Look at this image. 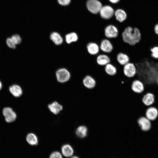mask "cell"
<instances>
[{
    "mask_svg": "<svg viewBox=\"0 0 158 158\" xmlns=\"http://www.w3.org/2000/svg\"><path fill=\"white\" fill-rule=\"evenodd\" d=\"M121 35L123 42L131 46L138 43L141 39V34L139 30L136 27L130 26L124 28Z\"/></svg>",
    "mask_w": 158,
    "mask_h": 158,
    "instance_id": "6da1fadb",
    "label": "cell"
},
{
    "mask_svg": "<svg viewBox=\"0 0 158 158\" xmlns=\"http://www.w3.org/2000/svg\"><path fill=\"white\" fill-rule=\"evenodd\" d=\"M105 37L110 40L117 38L119 34L117 27L114 25L110 24L106 25L104 29Z\"/></svg>",
    "mask_w": 158,
    "mask_h": 158,
    "instance_id": "7a4b0ae2",
    "label": "cell"
},
{
    "mask_svg": "<svg viewBox=\"0 0 158 158\" xmlns=\"http://www.w3.org/2000/svg\"><path fill=\"white\" fill-rule=\"evenodd\" d=\"M137 68L135 64L130 61L123 66V71L125 76L128 78L134 77L137 73Z\"/></svg>",
    "mask_w": 158,
    "mask_h": 158,
    "instance_id": "3957f363",
    "label": "cell"
},
{
    "mask_svg": "<svg viewBox=\"0 0 158 158\" xmlns=\"http://www.w3.org/2000/svg\"><path fill=\"white\" fill-rule=\"evenodd\" d=\"M99 45L102 53L108 54L111 52L114 49L113 44L110 40L106 38L103 39Z\"/></svg>",
    "mask_w": 158,
    "mask_h": 158,
    "instance_id": "277c9868",
    "label": "cell"
},
{
    "mask_svg": "<svg viewBox=\"0 0 158 158\" xmlns=\"http://www.w3.org/2000/svg\"><path fill=\"white\" fill-rule=\"evenodd\" d=\"M56 76L57 81L61 83L68 81L70 78L71 74L69 71L65 68H61L56 71Z\"/></svg>",
    "mask_w": 158,
    "mask_h": 158,
    "instance_id": "5b68a950",
    "label": "cell"
},
{
    "mask_svg": "<svg viewBox=\"0 0 158 158\" xmlns=\"http://www.w3.org/2000/svg\"><path fill=\"white\" fill-rule=\"evenodd\" d=\"M86 5L88 10L93 14L99 12L102 7L101 3L98 0H88Z\"/></svg>",
    "mask_w": 158,
    "mask_h": 158,
    "instance_id": "8992f818",
    "label": "cell"
},
{
    "mask_svg": "<svg viewBox=\"0 0 158 158\" xmlns=\"http://www.w3.org/2000/svg\"><path fill=\"white\" fill-rule=\"evenodd\" d=\"M137 123L141 130L144 132L149 131L151 128L152 122L145 116L139 117Z\"/></svg>",
    "mask_w": 158,
    "mask_h": 158,
    "instance_id": "52a82bcc",
    "label": "cell"
},
{
    "mask_svg": "<svg viewBox=\"0 0 158 158\" xmlns=\"http://www.w3.org/2000/svg\"><path fill=\"white\" fill-rule=\"evenodd\" d=\"M131 88L134 92L140 94L144 91L145 85L143 82L140 80L135 79L132 82Z\"/></svg>",
    "mask_w": 158,
    "mask_h": 158,
    "instance_id": "ba28073f",
    "label": "cell"
},
{
    "mask_svg": "<svg viewBox=\"0 0 158 158\" xmlns=\"http://www.w3.org/2000/svg\"><path fill=\"white\" fill-rule=\"evenodd\" d=\"M87 53L90 55L95 56L100 52L99 45L94 42H90L86 45Z\"/></svg>",
    "mask_w": 158,
    "mask_h": 158,
    "instance_id": "9c48e42d",
    "label": "cell"
},
{
    "mask_svg": "<svg viewBox=\"0 0 158 158\" xmlns=\"http://www.w3.org/2000/svg\"><path fill=\"white\" fill-rule=\"evenodd\" d=\"M3 114L5 117V121L8 123L13 122L16 118V113L10 107L4 108L3 110Z\"/></svg>",
    "mask_w": 158,
    "mask_h": 158,
    "instance_id": "30bf717a",
    "label": "cell"
},
{
    "mask_svg": "<svg viewBox=\"0 0 158 158\" xmlns=\"http://www.w3.org/2000/svg\"><path fill=\"white\" fill-rule=\"evenodd\" d=\"M82 82L84 86L88 89L94 88L96 85L95 79L90 75H85L83 79Z\"/></svg>",
    "mask_w": 158,
    "mask_h": 158,
    "instance_id": "8fae6325",
    "label": "cell"
},
{
    "mask_svg": "<svg viewBox=\"0 0 158 158\" xmlns=\"http://www.w3.org/2000/svg\"><path fill=\"white\" fill-rule=\"evenodd\" d=\"M96 61L98 65L104 66L110 62L111 59L108 54L100 52L96 56Z\"/></svg>",
    "mask_w": 158,
    "mask_h": 158,
    "instance_id": "7c38bea8",
    "label": "cell"
},
{
    "mask_svg": "<svg viewBox=\"0 0 158 158\" xmlns=\"http://www.w3.org/2000/svg\"><path fill=\"white\" fill-rule=\"evenodd\" d=\"M145 116L151 121L155 120L158 116V109L152 106L148 107L145 112Z\"/></svg>",
    "mask_w": 158,
    "mask_h": 158,
    "instance_id": "4fadbf2b",
    "label": "cell"
},
{
    "mask_svg": "<svg viewBox=\"0 0 158 158\" xmlns=\"http://www.w3.org/2000/svg\"><path fill=\"white\" fill-rule=\"evenodd\" d=\"M101 16L105 19H108L111 18L114 13L113 8L109 6L106 5L102 6L99 12Z\"/></svg>",
    "mask_w": 158,
    "mask_h": 158,
    "instance_id": "5bb4252c",
    "label": "cell"
},
{
    "mask_svg": "<svg viewBox=\"0 0 158 158\" xmlns=\"http://www.w3.org/2000/svg\"><path fill=\"white\" fill-rule=\"evenodd\" d=\"M155 97L154 95L151 92H147L144 94L142 101L143 103L147 107L152 106L155 102Z\"/></svg>",
    "mask_w": 158,
    "mask_h": 158,
    "instance_id": "9a60e30c",
    "label": "cell"
},
{
    "mask_svg": "<svg viewBox=\"0 0 158 158\" xmlns=\"http://www.w3.org/2000/svg\"><path fill=\"white\" fill-rule=\"evenodd\" d=\"M116 60L118 63L122 66L130 61L129 56L127 54L122 52H120L117 54Z\"/></svg>",
    "mask_w": 158,
    "mask_h": 158,
    "instance_id": "2e32d148",
    "label": "cell"
},
{
    "mask_svg": "<svg viewBox=\"0 0 158 158\" xmlns=\"http://www.w3.org/2000/svg\"><path fill=\"white\" fill-rule=\"evenodd\" d=\"M104 69L106 73L110 76L115 75L117 72L116 67L111 62L105 66H104Z\"/></svg>",
    "mask_w": 158,
    "mask_h": 158,
    "instance_id": "e0dca14e",
    "label": "cell"
},
{
    "mask_svg": "<svg viewBox=\"0 0 158 158\" xmlns=\"http://www.w3.org/2000/svg\"><path fill=\"white\" fill-rule=\"evenodd\" d=\"M88 129L87 127L83 125H80L77 128L75 133L79 138H86L88 134Z\"/></svg>",
    "mask_w": 158,
    "mask_h": 158,
    "instance_id": "ac0fdd59",
    "label": "cell"
},
{
    "mask_svg": "<svg viewBox=\"0 0 158 158\" xmlns=\"http://www.w3.org/2000/svg\"><path fill=\"white\" fill-rule=\"evenodd\" d=\"M48 108L50 111L55 114H58L63 109L62 106L56 101L49 104Z\"/></svg>",
    "mask_w": 158,
    "mask_h": 158,
    "instance_id": "d6986e66",
    "label": "cell"
},
{
    "mask_svg": "<svg viewBox=\"0 0 158 158\" xmlns=\"http://www.w3.org/2000/svg\"><path fill=\"white\" fill-rule=\"evenodd\" d=\"M50 39L56 45L61 44L63 42V39L60 34L56 32L51 33L50 36Z\"/></svg>",
    "mask_w": 158,
    "mask_h": 158,
    "instance_id": "ffe728a7",
    "label": "cell"
},
{
    "mask_svg": "<svg viewBox=\"0 0 158 158\" xmlns=\"http://www.w3.org/2000/svg\"><path fill=\"white\" fill-rule=\"evenodd\" d=\"M9 90L11 93L16 97H20L22 94L21 87L17 85H14L10 86Z\"/></svg>",
    "mask_w": 158,
    "mask_h": 158,
    "instance_id": "44dd1931",
    "label": "cell"
},
{
    "mask_svg": "<svg viewBox=\"0 0 158 158\" xmlns=\"http://www.w3.org/2000/svg\"><path fill=\"white\" fill-rule=\"evenodd\" d=\"M116 19L119 22L122 23L127 18V15L125 12L121 9H118L115 12Z\"/></svg>",
    "mask_w": 158,
    "mask_h": 158,
    "instance_id": "7402d4cb",
    "label": "cell"
},
{
    "mask_svg": "<svg viewBox=\"0 0 158 158\" xmlns=\"http://www.w3.org/2000/svg\"><path fill=\"white\" fill-rule=\"evenodd\" d=\"M61 151L63 154L67 157H71L73 153V150L72 147L68 144L64 145L62 146Z\"/></svg>",
    "mask_w": 158,
    "mask_h": 158,
    "instance_id": "603a6c76",
    "label": "cell"
},
{
    "mask_svg": "<svg viewBox=\"0 0 158 158\" xmlns=\"http://www.w3.org/2000/svg\"><path fill=\"white\" fill-rule=\"evenodd\" d=\"M26 139L28 143L31 145H35L38 144L37 137L33 133H30L28 134L26 136Z\"/></svg>",
    "mask_w": 158,
    "mask_h": 158,
    "instance_id": "cb8c5ba5",
    "label": "cell"
},
{
    "mask_svg": "<svg viewBox=\"0 0 158 158\" xmlns=\"http://www.w3.org/2000/svg\"><path fill=\"white\" fill-rule=\"evenodd\" d=\"M78 39V36L75 32L70 33L65 36V40L68 44H70L73 42H77Z\"/></svg>",
    "mask_w": 158,
    "mask_h": 158,
    "instance_id": "d4e9b609",
    "label": "cell"
},
{
    "mask_svg": "<svg viewBox=\"0 0 158 158\" xmlns=\"http://www.w3.org/2000/svg\"><path fill=\"white\" fill-rule=\"evenodd\" d=\"M151 52V56L152 57L155 59H158V46H155L150 49Z\"/></svg>",
    "mask_w": 158,
    "mask_h": 158,
    "instance_id": "484cf974",
    "label": "cell"
},
{
    "mask_svg": "<svg viewBox=\"0 0 158 158\" xmlns=\"http://www.w3.org/2000/svg\"><path fill=\"white\" fill-rule=\"evenodd\" d=\"M11 38L16 44H20L21 41L20 37L18 35H14L11 37Z\"/></svg>",
    "mask_w": 158,
    "mask_h": 158,
    "instance_id": "4316f807",
    "label": "cell"
},
{
    "mask_svg": "<svg viewBox=\"0 0 158 158\" xmlns=\"http://www.w3.org/2000/svg\"><path fill=\"white\" fill-rule=\"evenodd\" d=\"M6 43L8 46L10 48L15 49L16 47V44L13 42L11 38L9 37L7 39Z\"/></svg>",
    "mask_w": 158,
    "mask_h": 158,
    "instance_id": "83f0119b",
    "label": "cell"
},
{
    "mask_svg": "<svg viewBox=\"0 0 158 158\" xmlns=\"http://www.w3.org/2000/svg\"><path fill=\"white\" fill-rule=\"evenodd\" d=\"M49 158H62L61 154L57 151L52 153L49 156Z\"/></svg>",
    "mask_w": 158,
    "mask_h": 158,
    "instance_id": "f1b7e54d",
    "label": "cell"
},
{
    "mask_svg": "<svg viewBox=\"0 0 158 158\" xmlns=\"http://www.w3.org/2000/svg\"><path fill=\"white\" fill-rule=\"evenodd\" d=\"M58 3L60 5L66 6L69 4L71 0H57Z\"/></svg>",
    "mask_w": 158,
    "mask_h": 158,
    "instance_id": "f546056e",
    "label": "cell"
},
{
    "mask_svg": "<svg viewBox=\"0 0 158 158\" xmlns=\"http://www.w3.org/2000/svg\"><path fill=\"white\" fill-rule=\"evenodd\" d=\"M154 29L155 34L158 35V23L155 25Z\"/></svg>",
    "mask_w": 158,
    "mask_h": 158,
    "instance_id": "4dcf8cb0",
    "label": "cell"
},
{
    "mask_svg": "<svg viewBox=\"0 0 158 158\" xmlns=\"http://www.w3.org/2000/svg\"><path fill=\"white\" fill-rule=\"evenodd\" d=\"M109 1L113 4H116L120 0H109Z\"/></svg>",
    "mask_w": 158,
    "mask_h": 158,
    "instance_id": "1f68e13d",
    "label": "cell"
},
{
    "mask_svg": "<svg viewBox=\"0 0 158 158\" xmlns=\"http://www.w3.org/2000/svg\"><path fill=\"white\" fill-rule=\"evenodd\" d=\"M2 87V84L1 82L0 81V90L1 89Z\"/></svg>",
    "mask_w": 158,
    "mask_h": 158,
    "instance_id": "d6a6232c",
    "label": "cell"
},
{
    "mask_svg": "<svg viewBox=\"0 0 158 158\" xmlns=\"http://www.w3.org/2000/svg\"><path fill=\"white\" fill-rule=\"evenodd\" d=\"M71 158H79V157L76 156H74L72 157Z\"/></svg>",
    "mask_w": 158,
    "mask_h": 158,
    "instance_id": "836d02e7",
    "label": "cell"
}]
</instances>
